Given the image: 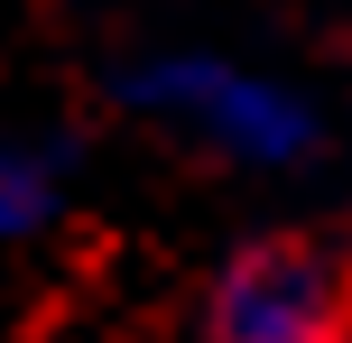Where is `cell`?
Here are the masks:
<instances>
[{
  "label": "cell",
  "mask_w": 352,
  "mask_h": 343,
  "mask_svg": "<svg viewBox=\"0 0 352 343\" xmlns=\"http://www.w3.org/2000/svg\"><path fill=\"white\" fill-rule=\"evenodd\" d=\"M56 195H65V177H56L47 148H37V140H0V241L47 232Z\"/></svg>",
  "instance_id": "3957f363"
},
{
  "label": "cell",
  "mask_w": 352,
  "mask_h": 343,
  "mask_svg": "<svg viewBox=\"0 0 352 343\" xmlns=\"http://www.w3.org/2000/svg\"><path fill=\"white\" fill-rule=\"evenodd\" d=\"M204 343H352V288L306 241H250L213 278Z\"/></svg>",
  "instance_id": "6da1fadb"
},
{
  "label": "cell",
  "mask_w": 352,
  "mask_h": 343,
  "mask_svg": "<svg viewBox=\"0 0 352 343\" xmlns=\"http://www.w3.org/2000/svg\"><path fill=\"white\" fill-rule=\"evenodd\" d=\"M130 102L176 121V130H195L223 158H250V167H278L316 140V111L287 84L241 74V65H148V74H130Z\"/></svg>",
  "instance_id": "7a4b0ae2"
}]
</instances>
